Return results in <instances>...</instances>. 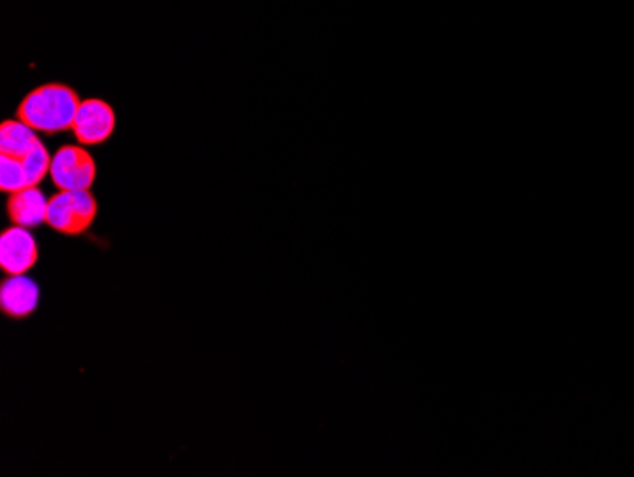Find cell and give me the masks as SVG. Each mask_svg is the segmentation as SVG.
<instances>
[{"label":"cell","mask_w":634,"mask_h":477,"mask_svg":"<svg viewBox=\"0 0 634 477\" xmlns=\"http://www.w3.org/2000/svg\"><path fill=\"white\" fill-rule=\"evenodd\" d=\"M80 103L82 100L75 88L62 82H48L25 95L17 105L16 118L31 126L37 133L55 136L73 130Z\"/></svg>","instance_id":"6da1fadb"},{"label":"cell","mask_w":634,"mask_h":477,"mask_svg":"<svg viewBox=\"0 0 634 477\" xmlns=\"http://www.w3.org/2000/svg\"><path fill=\"white\" fill-rule=\"evenodd\" d=\"M98 211L92 191H60L48 204L47 224L63 236H82L92 229Z\"/></svg>","instance_id":"7a4b0ae2"},{"label":"cell","mask_w":634,"mask_h":477,"mask_svg":"<svg viewBox=\"0 0 634 477\" xmlns=\"http://www.w3.org/2000/svg\"><path fill=\"white\" fill-rule=\"evenodd\" d=\"M50 178L57 191H90L98 178V164L85 145H63L52 156Z\"/></svg>","instance_id":"3957f363"},{"label":"cell","mask_w":634,"mask_h":477,"mask_svg":"<svg viewBox=\"0 0 634 477\" xmlns=\"http://www.w3.org/2000/svg\"><path fill=\"white\" fill-rule=\"evenodd\" d=\"M39 242L31 229L12 224L0 234V270L7 276L29 274L39 262Z\"/></svg>","instance_id":"277c9868"},{"label":"cell","mask_w":634,"mask_h":477,"mask_svg":"<svg viewBox=\"0 0 634 477\" xmlns=\"http://www.w3.org/2000/svg\"><path fill=\"white\" fill-rule=\"evenodd\" d=\"M116 130V113L111 103L100 98H90L80 103L73 133L85 146L101 145L113 138Z\"/></svg>","instance_id":"5b68a950"},{"label":"cell","mask_w":634,"mask_h":477,"mask_svg":"<svg viewBox=\"0 0 634 477\" xmlns=\"http://www.w3.org/2000/svg\"><path fill=\"white\" fill-rule=\"evenodd\" d=\"M39 307L40 285L31 276H7L0 282V310L9 320H27Z\"/></svg>","instance_id":"8992f818"},{"label":"cell","mask_w":634,"mask_h":477,"mask_svg":"<svg viewBox=\"0 0 634 477\" xmlns=\"http://www.w3.org/2000/svg\"><path fill=\"white\" fill-rule=\"evenodd\" d=\"M48 204L44 191L40 186H27L24 191L9 194L7 201V216L10 223L24 227V229H37L47 224Z\"/></svg>","instance_id":"52a82bcc"},{"label":"cell","mask_w":634,"mask_h":477,"mask_svg":"<svg viewBox=\"0 0 634 477\" xmlns=\"http://www.w3.org/2000/svg\"><path fill=\"white\" fill-rule=\"evenodd\" d=\"M39 141V133L20 118L0 124V154L24 158Z\"/></svg>","instance_id":"ba28073f"},{"label":"cell","mask_w":634,"mask_h":477,"mask_svg":"<svg viewBox=\"0 0 634 477\" xmlns=\"http://www.w3.org/2000/svg\"><path fill=\"white\" fill-rule=\"evenodd\" d=\"M29 185V178L25 171L22 158L14 156H0V191L7 194H14L24 191Z\"/></svg>","instance_id":"9c48e42d"},{"label":"cell","mask_w":634,"mask_h":477,"mask_svg":"<svg viewBox=\"0 0 634 477\" xmlns=\"http://www.w3.org/2000/svg\"><path fill=\"white\" fill-rule=\"evenodd\" d=\"M52 156L54 154L48 153L47 145L39 141L37 145L33 146L29 153L22 158L27 178H29V185L39 186L42 179L47 178L52 168Z\"/></svg>","instance_id":"30bf717a"}]
</instances>
